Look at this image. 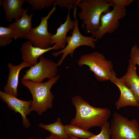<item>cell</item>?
Here are the masks:
<instances>
[{
	"mask_svg": "<svg viewBox=\"0 0 139 139\" xmlns=\"http://www.w3.org/2000/svg\"><path fill=\"white\" fill-rule=\"evenodd\" d=\"M65 131L69 136L79 139H88L94 136L93 133L78 126L71 125H64Z\"/></svg>",
	"mask_w": 139,
	"mask_h": 139,
	"instance_id": "19",
	"label": "cell"
},
{
	"mask_svg": "<svg viewBox=\"0 0 139 139\" xmlns=\"http://www.w3.org/2000/svg\"><path fill=\"white\" fill-rule=\"evenodd\" d=\"M130 59L139 66V46L134 44L132 47L129 55Z\"/></svg>",
	"mask_w": 139,
	"mask_h": 139,
	"instance_id": "24",
	"label": "cell"
},
{
	"mask_svg": "<svg viewBox=\"0 0 139 139\" xmlns=\"http://www.w3.org/2000/svg\"><path fill=\"white\" fill-rule=\"evenodd\" d=\"M70 10H68L65 21L57 28L56 33L51 37V45H56L57 50L63 49L65 47L67 43V33L69 30H73L74 28L75 21L71 18Z\"/></svg>",
	"mask_w": 139,
	"mask_h": 139,
	"instance_id": "15",
	"label": "cell"
},
{
	"mask_svg": "<svg viewBox=\"0 0 139 139\" xmlns=\"http://www.w3.org/2000/svg\"><path fill=\"white\" fill-rule=\"evenodd\" d=\"M137 7L138 8L139 10V0L138 1H137Z\"/></svg>",
	"mask_w": 139,
	"mask_h": 139,
	"instance_id": "27",
	"label": "cell"
},
{
	"mask_svg": "<svg viewBox=\"0 0 139 139\" xmlns=\"http://www.w3.org/2000/svg\"><path fill=\"white\" fill-rule=\"evenodd\" d=\"M110 81L118 88L120 92L119 98L115 103L117 109L119 110L127 106L139 108V103L132 92L120 79L116 77V73L112 75Z\"/></svg>",
	"mask_w": 139,
	"mask_h": 139,
	"instance_id": "11",
	"label": "cell"
},
{
	"mask_svg": "<svg viewBox=\"0 0 139 139\" xmlns=\"http://www.w3.org/2000/svg\"><path fill=\"white\" fill-rule=\"evenodd\" d=\"M136 65L130 59L126 74L120 79L131 90L139 103V76L137 74Z\"/></svg>",
	"mask_w": 139,
	"mask_h": 139,
	"instance_id": "17",
	"label": "cell"
},
{
	"mask_svg": "<svg viewBox=\"0 0 139 139\" xmlns=\"http://www.w3.org/2000/svg\"><path fill=\"white\" fill-rule=\"evenodd\" d=\"M22 139H33V138L31 137H29L26 138H23ZM38 139H59L57 137L54 135L51 134L49 136L47 137L44 138H39Z\"/></svg>",
	"mask_w": 139,
	"mask_h": 139,
	"instance_id": "26",
	"label": "cell"
},
{
	"mask_svg": "<svg viewBox=\"0 0 139 139\" xmlns=\"http://www.w3.org/2000/svg\"><path fill=\"white\" fill-rule=\"evenodd\" d=\"M25 2L26 0H0V5L5 11L7 22H11L13 19L16 20L23 16L25 10L22 7Z\"/></svg>",
	"mask_w": 139,
	"mask_h": 139,
	"instance_id": "16",
	"label": "cell"
},
{
	"mask_svg": "<svg viewBox=\"0 0 139 139\" xmlns=\"http://www.w3.org/2000/svg\"><path fill=\"white\" fill-rule=\"evenodd\" d=\"M73 16L75 21V25L71 35L67 36V45L64 49L56 52H52L53 56L56 57L62 54V57L57 63V66L61 65L66 57L70 55L72 58L75 50L78 47L82 46H86L94 48L95 47V42L97 40L91 36L87 37L82 35L80 33L79 28L78 22L77 18L76 7L73 8Z\"/></svg>",
	"mask_w": 139,
	"mask_h": 139,
	"instance_id": "5",
	"label": "cell"
},
{
	"mask_svg": "<svg viewBox=\"0 0 139 139\" xmlns=\"http://www.w3.org/2000/svg\"><path fill=\"white\" fill-rule=\"evenodd\" d=\"M39 58V61L37 64L25 71V74L21 80H28L40 83H43L45 79H51L57 75V63L43 55Z\"/></svg>",
	"mask_w": 139,
	"mask_h": 139,
	"instance_id": "7",
	"label": "cell"
},
{
	"mask_svg": "<svg viewBox=\"0 0 139 139\" xmlns=\"http://www.w3.org/2000/svg\"><path fill=\"white\" fill-rule=\"evenodd\" d=\"M32 66L29 64L23 61L16 65L11 63H9L7 65L9 73L6 84L4 88V91L12 96L18 97L17 89L20 71L23 68H30Z\"/></svg>",
	"mask_w": 139,
	"mask_h": 139,
	"instance_id": "12",
	"label": "cell"
},
{
	"mask_svg": "<svg viewBox=\"0 0 139 139\" xmlns=\"http://www.w3.org/2000/svg\"><path fill=\"white\" fill-rule=\"evenodd\" d=\"M23 61L34 66L38 62V59L46 53L52 50H57V47L54 45L46 49L33 46L32 43L28 40L23 43L20 49Z\"/></svg>",
	"mask_w": 139,
	"mask_h": 139,
	"instance_id": "13",
	"label": "cell"
},
{
	"mask_svg": "<svg viewBox=\"0 0 139 139\" xmlns=\"http://www.w3.org/2000/svg\"><path fill=\"white\" fill-rule=\"evenodd\" d=\"M101 128V131L99 134L97 135H95L88 139H110V123L108 121H106ZM69 136L68 139H79L72 136Z\"/></svg>",
	"mask_w": 139,
	"mask_h": 139,
	"instance_id": "22",
	"label": "cell"
},
{
	"mask_svg": "<svg viewBox=\"0 0 139 139\" xmlns=\"http://www.w3.org/2000/svg\"><path fill=\"white\" fill-rule=\"evenodd\" d=\"M60 77L59 75H57L47 81L40 83L28 80H21L22 84L29 90L32 95L31 112L35 111L38 115L41 116L48 109L53 107L54 96L50 89Z\"/></svg>",
	"mask_w": 139,
	"mask_h": 139,
	"instance_id": "3",
	"label": "cell"
},
{
	"mask_svg": "<svg viewBox=\"0 0 139 139\" xmlns=\"http://www.w3.org/2000/svg\"><path fill=\"white\" fill-rule=\"evenodd\" d=\"M26 2L32 6V10H40L55 4V0H26Z\"/></svg>",
	"mask_w": 139,
	"mask_h": 139,
	"instance_id": "21",
	"label": "cell"
},
{
	"mask_svg": "<svg viewBox=\"0 0 139 139\" xmlns=\"http://www.w3.org/2000/svg\"><path fill=\"white\" fill-rule=\"evenodd\" d=\"M110 123L112 139H139V125L135 119L129 120L117 112Z\"/></svg>",
	"mask_w": 139,
	"mask_h": 139,
	"instance_id": "6",
	"label": "cell"
},
{
	"mask_svg": "<svg viewBox=\"0 0 139 139\" xmlns=\"http://www.w3.org/2000/svg\"><path fill=\"white\" fill-rule=\"evenodd\" d=\"M81 0H55V4L60 7L71 10L77 6Z\"/></svg>",
	"mask_w": 139,
	"mask_h": 139,
	"instance_id": "23",
	"label": "cell"
},
{
	"mask_svg": "<svg viewBox=\"0 0 139 139\" xmlns=\"http://www.w3.org/2000/svg\"><path fill=\"white\" fill-rule=\"evenodd\" d=\"M29 8L28 7L25 9L23 16L20 18L7 27L12 29L13 34V38L15 40L19 38H25L32 28V19L34 13L30 15L27 14Z\"/></svg>",
	"mask_w": 139,
	"mask_h": 139,
	"instance_id": "14",
	"label": "cell"
},
{
	"mask_svg": "<svg viewBox=\"0 0 139 139\" xmlns=\"http://www.w3.org/2000/svg\"><path fill=\"white\" fill-rule=\"evenodd\" d=\"M77 63L81 67L88 66L97 80L100 81L110 80L112 75L116 73L111 61L107 60L103 54L98 52L82 55Z\"/></svg>",
	"mask_w": 139,
	"mask_h": 139,
	"instance_id": "4",
	"label": "cell"
},
{
	"mask_svg": "<svg viewBox=\"0 0 139 139\" xmlns=\"http://www.w3.org/2000/svg\"><path fill=\"white\" fill-rule=\"evenodd\" d=\"M0 98L6 104L8 108L16 113L21 115L22 120L23 126L28 129L31 126V124L27 116L29 115L31 111L30 108L32 100L25 101L21 100L17 97L10 95L5 91H0Z\"/></svg>",
	"mask_w": 139,
	"mask_h": 139,
	"instance_id": "10",
	"label": "cell"
},
{
	"mask_svg": "<svg viewBox=\"0 0 139 139\" xmlns=\"http://www.w3.org/2000/svg\"><path fill=\"white\" fill-rule=\"evenodd\" d=\"M114 5L108 0H81L77 6L81 9L78 16L83 21V30L91 34L97 31L101 26V15L110 11Z\"/></svg>",
	"mask_w": 139,
	"mask_h": 139,
	"instance_id": "2",
	"label": "cell"
},
{
	"mask_svg": "<svg viewBox=\"0 0 139 139\" xmlns=\"http://www.w3.org/2000/svg\"><path fill=\"white\" fill-rule=\"evenodd\" d=\"M13 34L11 28L0 26V46L4 47L12 42Z\"/></svg>",
	"mask_w": 139,
	"mask_h": 139,
	"instance_id": "20",
	"label": "cell"
},
{
	"mask_svg": "<svg viewBox=\"0 0 139 139\" xmlns=\"http://www.w3.org/2000/svg\"><path fill=\"white\" fill-rule=\"evenodd\" d=\"M110 1L114 5L125 8L129 6L134 1V0H111Z\"/></svg>",
	"mask_w": 139,
	"mask_h": 139,
	"instance_id": "25",
	"label": "cell"
},
{
	"mask_svg": "<svg viewBox=\"0 0 139 139\" xmlns=\"http://www.w3.org/2000/svg\"><path fill=\"white\" fill-rule=\"evenodd\" d=\"M38 126L49 132L51 134L59 139H68L69 136L65 133L64 125L61 123V119L58 118L54 123L49 124H45L40 123Z\"/></svg>",
	"mask_w": 139,
	"mask_h": 139,
	"instance_id": "18",
	"label": "cell"
},
{
	"mask_svg": "<svg viewBox=\"0 0 139 139\" xmlns=\"http://www.w3.org/2000/svg\"><path fill=\"white\" fill-rule=\"evenodd\" d=\"M71 101L75 108L76 114L70 125L88 130L95 127H101L111 116L109 109L92 106L80 96L73 97Z\"/></svg>",
	"mask_w": 139,
	"mask_h": 139,
	"instance_id": "1",
	"label": "cell"
},
{
	"mask_svg": "<svg viewBox=\"0 0 139 139\" xmlns=\"http://www.w3.org/2000/svg\"><path fill=\"white\" fill-rule=\"evenodd\" d=\"M56 4L46 16L41 17L39 24L35 28H32L25 38L30 41L34 46L46 49L51 45V37L53 34L48 31V21L56 9Z\"/></svg>",
	"mask_w": 139,
	"mask_h": 139,
	"instance_id": "9",
	"label": "cell"
},
{
	"mask_svg": "<svg viewBox=\"0 0 139 139\" xmlns=\"http://www.w3.org/2000/svg\"><path fill=\"white\" fill-rule=\"evenodd\" d=\"M126 8L114 5L112 10L101 15V26L97 31L91 34V36L98 40L106 33L114 32L120 26L119 20L126 16Z\"/></svg>",
	"mask_w": 139,
	"mask_h": 139,
	"instance_id": "8",
	"label": "cell"
}]
</instances>
